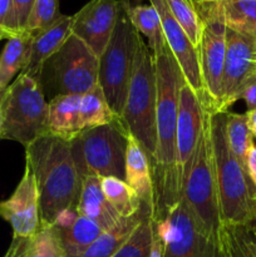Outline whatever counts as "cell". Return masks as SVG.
<instances>
[{
    "label": "cell",
    "instance_id": "7402d4cb",
    "mask_svg": "<svg viewBox=\"0 0 256 257\" xmlns=\"http://www.w3.org/2000/svg\"><path fill=\"white\" fill-rule=\"evenodd\" d=\"M33 37L32 33L25 30L8 39L0 55V90H4L15 75H19L25 68L29 59Z\"/></svg>",
    "mask_w": 256,
    "mask_h": 257
},
{
    "label": "cell",
    "instance_id": "7a4b0ae2",
    "mask_svg": "<svg viewBox=\"0 0 256 257\" xmlns=\"http://www.w3.org/2000/svg\"><path fill=\"white\" fill-rule=\"evenodd\" d=\"M39 193L40 223H53L68 210H77L82 177L75 166L70 141L44 135L25 147Z\"/></svg>",
    "mask_w": 256,
    "mask_h": 257
},
{
    "label": "cell",
    "instance_id": "ffe728a7",
    "mask_svg": "<svg viewBox=\"0 0 256 257\" xmlns=\"http://www.w3.org/2000/svg\"><path fill=\"white\" fill-rule=\"evenodd\" d=\"M79 94H57L48 103V133L72 141L83 131Z\"/></svg>",
    "mask_w": 256,
    "mask_h": 257
},
{
    "label": "cell",
    "instance_id": "52a82bcc",
    "mask_svg": "<svg viewBox=\"0 0 256 257\" xmlns=\"http://www.w3.org/2000/svg\"><path fill=\"white\" fill-rule=\"evenodd\" d=\"M130 3L119 0L117 23L104 52L99 57L98 83L110 109L120 118L132 77L136 50L141 34L131 22Z\"/></svg>",
    "mask_w": 256,
    "mask_h": 257
},
{
    "label": "cell",
    "instance_id": "4316f807",
    "mask_svg": "<svg viewBox=\"0 0 256 257\" xmlns=\"http://www.w3.org/2000/svg\"><path fill=\"white\" fill-rule=\"evenodd\" d=\"M131 22L140 34H143L148 39V47L151 52L155 53L166 43L163 35L162 22L157 10L152 4L137 5L128 9Z\"/></svg>",
    "mask_w": 256,
    "mask_h": 257
},
{
    "label": "cell",
    "instance_id": "4dcf8cb0",
    "mask_svg": "<svg viewBox=\"0 0 256 257\" xmlns=\"http://www.w3.org/2000/svg\"><path fill=\"white\" fill-rule=\"evenodd\" d=\"M29 257H64L54 226L40 223L39 230L30 240Z\"/></svg>",
    "mask_w": 256,
    "mask_h": 257
},
{
    "label": "cell",
    "instance_id": "b9f144b4",
    "mask_svg": "<svg viewBox=\"0 0 256 257\" xmlns=\"http://www.w3.org/2000/svg\"><path fill=\"white\" fill-rule=\"evenodd\" d=\"M193 4H221L227 0H191Z\"/></svg>",
    "mask_w": 256,
    "mask_h": 257
},
{
    "label": "cell",
    "instance_id": "836d02e7",
    "mask_svg": "<svg viewBox=\"0 0 256 257\" xmlns=\"http://www.w3.org/2000/svg\"><path fill=\"white\" fill-rule=\"evenodd\" d=\"M12 3L15 28L18 32H25L35 0H12Z\"/></svg>",
    "mask_w": 256,
    "mask_h": 257
},
{
    "label": "cell",
    "instance_id": "8fae6325",
    "mask_svg": "<svg viewBox=\"0 0 256 257\" xmlns=\"http://www.w3.org/2000/svg\"><path fill=\"white\" fill-rule=\"evenodd\" d=\"M47 64L52 69L57 94L82 95L98 84L99 58L74 34L68 37Z\"/></svg>",
    "mask_w": 256,
    "mask_h": 257
},
{
    "label": "cell",
    "instance_id": "6da1fadb",
    "mask_svg": "<svg viewBox=\"0 0 256 257\" xmlns=\"http://www.w3.org/2000/svg\"><path fill=\"white\" fill-rule=\"evenodd\" d=\"M156 68V140L157 160L153 173L155 211L152 220L158 221L181 201L177 171V118L180 89L183 78L181 68L167 43L152 53Z\"/></svg>",
    "mask_w": 256,
    "mask_h": 257
},
{
    "label": "cell",
    "instance_id": "d6986e66",
    "mask_svg": "<svg viewBox=\"0 0 256 257\" xmlns=\"http://www.w3.org/2000/svg\"><path fill=\"white\" fill-rule=\"evenodd\" d=\"M77 212L79 216L94 221L104 231L114 227L122 218L105 198L102 178L95 176H88L82 180Z\"/></svg>",
    "mask_w": 256,
    "mask_h": 257
},
{
    "label": "cell",
    "instance_id": "f546056e",
    "mask_svg": "<svg viewBox=\"0 0 256 257\" xmlns=\"http://www.w3.org/2000/svg\"><path fill=\"white\" fill-rule=\"evenodd\" d=\"M176 22L181 25L191 43L198 47L201 38V19L191 0H166Z\"/></svg>",
    "mask_w": 256,
    "mask_h": 257
},
{
    "label": "cell",
    "instance_id": "2e32d148",
    "mask_svg": "<svg viewBox=\"0 0 256 257\" xmlns=\"http://www.w3.org/2000/svg\"><path fill=\"white\" fill-rule=\"evenodd\" d=\"M150 3L156 8L160 15L165 40L175 57L176 62L180 65L185 82L197 93L198 97L203 102L205 89H203L202 77H201L197 48L191 43L185 30L176 22L166 0H150Z\"/></svg>",
    "mask_w": 256,
    "mask_h": 257
},
{
    "label": "cell",
    "instance_id": "277c9868",
    "mask_svg": "<svg viewBox=\"0 0 256 257\" xmlns=\"http://www.w3.org/2000/svg\"><path fill=\"white\" fill-rule=\"evenodd\" d=\"M156 68L155 58L142 37L137 44L132 77L120 119L137 140L150 161L152 176L157 160L156 140Z\"/></svg>",
    "mask_w": 256,
    "mask_h": 257
},
{
    "label": "cell",
    "instance_id": "f35d334b",
    "mask_svg": "<svg viewBox=\"0 0 256 257\" xmlns=\"http://www.w3.org/2000/svg\"><path fill=\"white\" fill-rule=\"evenodd\" d=\"M242 228V235L246 246H247V248L252 253L253 257H256V235L253 232H251V231L246 230V228Z\"/></svg>",
    "mask_w": 256,
    "mask_h": 257
},
{
    "label": "cell",
    "instance_id": "e575fe53",
    "mask_svg": "<svg viewBox=\"0 0 256 257\" xmlns=\"http://www.w3.org/2000/svg\"><path fill=\"white\" fill-rule=\"evenodd\" d=\"M0 27L4 28L12 37L22 33L15 28L12 0H0Z\"/></svg>",
    "mask_w": 256,
    "mask_h": 257
},
{
    "label": "cell",
    "instance_id": "cb8c5ba5",
    "mask_svg": "<svg viewBox=\"0 0 256 257\" xmlns=\"http://www.w3.org/2000/svg\"><path fill=\"white\" fill-rule=\"evenodd\" d=\"M226 28L256 42V0L221 3Z\"/></svg>",
    "mask_w": 256,
    "mask_h": 257
},
{
    "label": "cell",
    "instance_id": "7bdbcfd3",
    "mask_svg": "<svg viewBox=\"0 0 256 257\" xmlns=\"http://www.w3.org/2000/svg\"><path fill=\"white\" fill-rule=\"evenodd\" d=\"M4 38H7V39H9V38H12V35H10L9 33H8L7 30L4 29V28L0 27V40L4 39Z\"/></svg>",
    "mask_w": 256,
    "mask_h": 257
},
{
    "label": "cell",
    "instance_id": "484cf974",
    "mask_svg": "<svg viewBox=\"0 0 256 257\" xmlns=\"http://www.w3.org/2000/svg\"><path fill=\"white\" fill-rule=\"evenodd\" d=\"M102 190L119 217H131L142 208L140 196L125 181L115 177L102 178Z\"/></svg>",
    "mask_w": 256,
    "mask_h": 257
},
{
    "label": "cell",
    "instance_id": "d6a6232c",
    "mask_svg": "<svg viewBox=\"0 0 256 257\" xmlns=\"http://www.w3.org/2000/svg\"><path fill=\"white\" fill-rule=\"evenodd\" d=\"M221 241L226 257H253L246 246L241 227L223 226L221 231Z\"/></svg>",
    "mask_w": 256,
    "mask_h": 257
},
{
    "label": "cell",
    "instance_id": "9c48e42d",
    "mask_svg": "<svg viewBox=\"0 0 256 257\" xmlns=\"http://www.w3.org/2000/svg\"><path fill=\"white\" fill-rule=\"evenodd\" d=\"M193 5L202 24L197 50L205 89L203 105L210 112H217L221 102V82L226 55V24L221 4Z\"/></svg>",
    "mask_w": 256,
    "mask_h": 257
},
{
    "label": "cell",
    "instance_id": "d590c367",
    "mask_svg": "<svg viewBox=\"0 0 256 257\" xmlns=\"http://www.w3.org/2000/svg\"><path fill=\"white\" fill-rule=\"evenodd\" d=\"M238 99H243L247 112L256 109V72L252 73L243 83L238 94Z\"/></svg>",
    "mask_w": 256,
    "mask_h": 257
},
{
    "label": "cell",
    "instance_id": "7c38bea8",
    "mask_svg": "<svg viewBox=\"0 0 256 257\" xmlns=\"http://www.w3.org/2000/svg\"><path fill=\"white\" fill-rule=\"evenodd\" d=\"M256 72V42L226 28V55L217 112H228L238 100L243 83Z\"/></svg>",
    "mask_w": 256,
    "mask_h": 257
},
{
    "label": "cell",
    "instance_id": "4fadbf2b",
    "mask_svg": "<svg viewBox=\"0 0 256 257\" xmlns=\"http://www.w3.org/2000/svg\"><path fill=\"white\" fill-rule=\"evenodd\" d=\"M205 120V105L197 93L183 80L180 89L177 118V171L181 196L182 186L187 178L198 138Z\"/></svg>",
    "mask_w": 256,
    "mask_h": 257
},
{
    "label": "cell",
    "instance_id": "30bf717a",
    "mask_svg": "<svg viewBox=\"0 0 256 257\" xmlns=\"http://www.w3.org/2000/svg\"><path fill=\"white\" fill-rule=\"evenodd\" d=\"M153 228L162 243L163 257H221L222 243L203 232L185 201L171 208Z\"/></svg>",
    "mask_w": 256,
    "mask_h": 257
},
{
    "label": "cell",
    "instance_id": "60d3db41",
    "mask_svg": "<svg viewBox=\"0 0 256 257\" xmlns=\"http://www.w3.org/2000/svg\"><path fill=\"white\" fill-rule=\"evenodd\" d=\"M246 117H247V124L252 133V137L256 138V109L246 112Z\"/></svg>",
    "mask_w": 256,
    "mask_h": 257
},
{
    "label": "cell",
    "instance_id": "1f68e13d",
    "mask_svg": "<svg viewBox=\"0 0 256 257\" xmlns=\"http://www.w3.org/2000/svg\"><path fill=\"white\" fill-rule=\"evenodd\" d=\"M59 0H35L25 30L33 35L52 25L59 17Z\"/></svg>",
    "mask_w": 256,
    "mask_h": 257
},
{
    "label": "cell",
    "instance_id": "9a60e30c",
    "mask_svg": "<svg viewBox=\"0 0 256 257\" xmlns=\"http://www.w3.org/2000/svg\"><path fill=\"white\" fill-rule=\"evenodd\" d=\"M118 10L119 0H90L72 17V34L99 58L112 37Z\"/></svg>",
    "mask_w": 256,
    "mask_h": 257
},
{
    "label": "cell",
    "instance_id": "5bb4252c",
    "mask_svg": "<svg viewBox=\"0 0 256 257\" xmlns=\"http://www.w3.org/2000/svg\"><path fill=\"white\" fill-rule=\"evenodd\" d=\"M0 217L10 223L13 237L32 238L39 230V193L28 163H25L24 175L13 195L0 202Z\"/></svg>",
    "mask_w": 256,
    "mask_h": 257
},
{
    "label": "cell",
    "instance_id": "d4e9b609",
    "mask_svg": "<svg viewBox=\"0 0 256 257\" xmlns=\"http://www.w3.org/2000/svg\"><path fill=\"white\" fill-rule=\"evenodd\" d=\"M79 112L83 130L108 124L117 118L110 109L99 83L82 94Z\"/></svg>",
    "mask_w": 256,
    "mask_h": 257
},
{
    "label": "cell",
    "instance_id": "8992f818",
    "mask_svg": "<svg viewBox=\"0 0 256 257\" xmlns=\"http://www.w3.org/2000/svg\"><path fill=\"white\" fill-rule=\"evenodd\" d=\"M182 200L203 232L215 240H220L223 225L213 167L210 112L206 107L202 131L187 178L182 186Z\"/></svg>",
    "mask_w": 256,
    "mask_h": 257
},
{
    "label": "cell",
    "instance_id": "bcb514c9",
    "mask_svg": "<svg viewBox=\"0 0 256 257\" xmlns=\"http://www.w3.org/2000/svg\"><path fill=\"white\" fill-rule=\"evenodd\" d=\"M2 92H3V90H0V94H2Z\"/></svg>",
    "mask_w": 256,
    "mask_h": 257
},
{
    "label": "cell",
    "instance_id": "44dd1931",
    "mask_svg": "<svg viewBox=\"0 0 256 257\" xmlns=\"http://www.w3.org/2000/svg\"><path fill=\"white\" fill-rule=\"evenodd\" d=\"M147 213H151V211L143 203L140 212L127 218L122 217L114 227L103 231L82 257H112L130 238L138 223Z\"/></svg>",
    "mask_w": 256,
    "mask_h": 257
},
{
    "label": "cell",
    "instance_id": "ee69618b",
    "mask_svg": "<svg viewBox=\"0 0 256 257\" xmlns=\"http://www.w3.org/2000/svg\"><path fill=\"white\" fill-rule=\"evenodd\" d=\"M0 138H2V114H0Z\"/></svg>",
    "mask_w": 256,
    "mask_h": 257
},
{
    "label": "cell",
    "instance_id": "8d00e7d4",
    "mask_svg": "<svg viewBox=\"0 0 256 257\" xmlns=\"http://www.w3.org/2000/svg\"><path fill=\"white\" fill-rule=\"evenodd\" d=\"M30 240L32 238L13 237L12 245L4 257H29Z\"/></svg>",
    "mask_w": 256,
    "mask_h": 257
},
{
    "label": "cell",
    "instance_id": "ab89813d",
    "mask_svg": "<svg viewBox=\"0 0 256 257\" xmlns=\"http://www.w3.org/2000/svg\"><path fill=\"white\" fill-rule=\"evenodd\" d=\"M150 257H163L162 243H161L160 237H158L157 232L153 228V240H152V247H151V255Z\"/></svg>",
    "mask_w": 256,
    "mask_h": 257
},
{
    "label": "cell",
    "instance_id": "ac0fdd59",
    "mask_svg": "<svg viewBox=\"0 0 256 257\" xmlns=\"http://www.w3.org/2000/svg\"><path fill=\"white\" fill-rule=\"evenodd\" d=\"M124 172L125 182L137 192L142 203L150 208L152 217L155 211V185L152 170L147 155L131 133H128Z\"/></svg>",
    "mask_w": 256,
    "mask_h": 257
},
{
    "label": "cell",
    "instance_id": "e0dca14e",
    "mask_svg": "<svg viewBox=\"0 0 256 257\" xmlns=\"http://www.w3.org/2000/svg\"><path fill=\"white\" fill-rule=\"evenodd\" d=\"M72 34V17L60 14L58 19L33 37L29 59L22 73L42 79L43 70L50 58L60 49Z\"/></svg>",
    "mask_w": 256,
    "mask_h": 257
},
{
    "label": "cell",
    "instance_id": "83f0119b",
    "mask_svg": "<svg viewBox=\"0 0 256 257\" xmlns=\"http://www.w3.org/2000/svg\"><path fill=\"white\" fill-rule=\"evenodd\" d=\"M226 135L231 151L247 172L246 158H247L248 150L255 143H253L252 133L248 128L246 113H226Z\"/></svg>",
    "mask_w": 256,
    "mask_h": 257
},
{
    "label": "cell",
    "instance_id": "603a6c76",
    "mask_svg": "<svg viewBox=\"0 0 256 257\" xmlns=\"http://www.w3.org/2000/svg\"><path fill=\"white\" fill-rule=\"evenodd\" d=\"M55 227V226H54ZM64 257H82L87 248L103 232L94 221L78 215L74 222L65 228H57Z\"/></svg>",
    "mask_w": 256,
    "mask_h": 257
},
{
    "label": "cell",
    "instance_id": "f1b7e54d",
    "mask_svg": "<svg viewBox=\"0 0 256 257\" xmlns=\"http://www.w3.org/2000/svg\"><path fill=\"white\" fill-rule=\"evenodd\" d=\"M153 240V220L147 213L119 250L112 257H150Z\"/></svg>",
    "mask_w": 256,
    "mask_h": 257
},
{
    "label": "cell",
    "instance_id": "74e56055",
    "mask_svg": "<svg viewBox=\"0 0 256 257\" xmlns=\"http://www.w3.org/2000/svg\"><path fill=\"white\" fill-rule=\"evenodd\" d=\"M246 168H247V173L250 180L256 187V146L252 145L248 150L247 158H246Z\"/></svg>",
    "mask_w": 256,
    "mask_h": 257
},
{
    "label": "cell",
    "instance_id": "3957f363",
    "mask_svg": "<svg viewBox=\"0 0 256 257\" xmlns=\"http://www.w3.org/2000/svg\"><path fill=\"white\" fill-rule=\"evenodd\" d=\"M226 113L210 112L211 146L221 220L223 226L243 227L256 235V187L228 145Z\"/></svg>",
    "mask_w": 256,
    "mask_h": 257
},
{
    "label": "cell",
    "instance_id": "f6af8a7d",
    "mask_svg": "<svg viewBox=\"0 0 256 257\" xmlns=\"http://www.w3.org/2000/svg\"><path fill=\"white\" fill-rule=\"evenodd\" d=\"M221 243H222V241H221ZM221 257H226L225 250H223V245H222V253H221Z\"/></svg>",
    "mask_w": 256,
    "mask_h": 257
},
{
    "label": "cell",
    "instance_id": "ba28073f",
    "mask_svg": "<svg viewBox=\"0 0 256 257\" xmlns=\"http://www.w3.org/2000/svg\"><path fill=\"white\" fill-rule=\"evenodd\" d=\"M128 130L119 117L99 127L83 130L70 141L73 158L82 180L88 176L125 181Z\"/></svg>",
    "mask_w": 256,
    "mask_h": 257
},
{
    "label": "cell",
    "instance_id": "5b68a950",
    "mask_svg": "<svg viewBox=\"0 0 256 257\" xmlns=\"http://www.w3.org/2000/svg\"><path fill=\"white\" fill-rule=\"evenodd\" d=\"M2 138L24 147L48 135V103L42 80L20 73L0 94Z\"/></svg>",
    "mask_w": 256,
    "mask_h": 257
}]
</instances>
